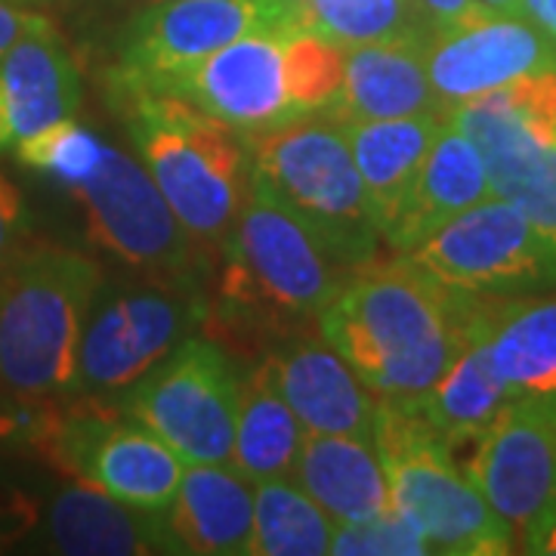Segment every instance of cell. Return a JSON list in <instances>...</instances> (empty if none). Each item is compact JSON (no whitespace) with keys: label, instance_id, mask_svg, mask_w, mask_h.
<instances>
[{"label":"cell","instance_id":"5b68a950","mask_svg":"<svg viewBox=\"0 0 556 556\" xmlns=\"http://www.w3.org/2000/svg\"><path fill=\"white\" fill-rule=\"evenodd\" d=\"M241 137L254 189L294 214L346 266L378 257L383 236L338 121L313 112Z\"/></svg>","mask_w":556,"mask_h":556},{"label":"cell","instance_id":"f1b7e54d","mask_svg":"<svg viewBox=\"0 0 556 556\" xmlns=\"http://www.w3.org/2000/svg\"><path fill=\"white\" fill-rule=\"evenodd\" d=\"M303 28L343 50L375 40L430 35L417 0H300Z\"/></svg>","mask_w":556,"mask_h":556},{"label":"cell","instance_id":"d590c367","mask_svg":"<svg viewBox=\"0 0 556 556\" xmlns=\"http://www.w3.org/2000/svg\"><path fill=\"white\" fill-rule=\"evenodd\" d=\"M522 551L538 556H556V504L519 535Z\"/></svg>","mask_w":556,"mask_h":556},{"label":"cell","instance_id":"4fadbf2b","mask_svg":"<svg viewBox=\"0 0 556 556\" xmlns=\"http://www.w3.org/2000/svg\"><path fill=\"white\" fill-rule=\"evenodd\" d=\"M470 445L464 473L522 535L556 504V402L514 399Z\"/></svg>","mask_w":556,"mask_h":556},{"label":"cell","instance_id":"7402d4cb","mask_svg":"<svg viewBox=\"0 0 556 556\" xmlns=\"http://www.w3.org/2000/svg\"><path fill=\"white\" fill-rule=\"evenodd\" d=\"M182 554L241 556L254 535V495L229 464H192L167 507Z\"/></svg>","mask_w":556,"mask_h":556},{"label":"cell","instance_id":"d6986e66","mask_svg":"<svg viewBox=\"0 0 556 556\" xmlns=\"http://www.w3.org/2000/svg\"><path fill=\"white\" fill-rule=\"evenodd\" d=\"M485 199H492L485 161L473 146V139L457 130L452 121H445L417 170L415 186L402 204V214L387 232V244L405 254L430 232H437L442 223H448Z\"/></svg>","mask_w":556,"mask_h":556},{"label":"cell","instance_id":"52a82bcc","mask_svg":"<svg viewBox=\"0 0 556 556\" xmlns=\"http://www.w3.org/2000/svg\"><path fill=\"white\" fill-rule=\"evenodd\" d=\"M28 437L53 467L142 510H167L182 460L112 396H87L56 412L35 402Z\"/></svg>","mask_w":556,"mask_h":556},{"label":"cell","instance_id":"484cf974","mask_svg":"<svg viewBox=\"0 0 556 556\" xmlns=\"http://www.w3.org/2000/svg\"><path fill=\"white\" fill-rule=\"evenodd\" d=\"M489 358L514 399L556 402V298L501 300Z\"/></svg>","mask_w":556,"mask_h":556},{"label":"cell","instance_id":"cb8c5ba5","mask_svg":"<svg viewBox=\"0 0 556 556\" xmlns=\"http://www.w3.org/2000/svg\"><path fill=\"white\" fill-rule=\"evenodd\" d=\"M501 300L504 298L489 303L485 316L479 318L473 334L452 358V365L445 368L437 387L420 402H415L427 420L437 427L439 437L448 442L452 452L457 445H470L514 402L510 390L501 383L489 358V331H492V318Z\"/></svg>","mask_w":556,"mask_h":556},{"label":"cell","instance_id":"5bb4252c","mask_svg":"<svg viewBox=\"0 0 556 556\" xmlns=\"http://www.w3.org/2000/svg\"><path fill=\"white\" fill-rule=\"evenodd\" d=\"M427 78L439 109L448 112L510 80L556 68V47L519 13H489L430 31L424 47Z\"/></svg>","mask_w":556,"mask_h":556},{"label":"cell","instance_id":"30bf717a","mask_svg":"<svg viewBox=\"0 0 556 556\" xmlns=\"http://www.w3.org/2000/svg\"><path fill=\"white\" fill-rule=\"evenodd\" d=\"M207 300L195 285L134 288L102 300L84 325L75 390L121 396L207 321Z\"/></svg>","mask_w":556,"mask_h":556},{"label":"cell","instance_id":"3957f363","mask_svg":"<svg viewBox=\"0 0 556 556\" xmlns=\"http://www.w3.org/2000/svg\"><path fill=\"white\" fill-rule=\"evenodd\" d=\"M223 257L217 318L251 328L260 338H294L300 321L318 318L353 276V266L254 186L223 244Z\"/></svg>","mask_w":556,"mask_h":556},{"label":"cell","instance_id":"8fae6325","mask_svg":"<svg viewBox=\"0 0 556 556\" xmlns=\"http://www.w3.org/2000/svg\"><path fill=\"white\" fill-rule=\"evenodd\" d=\"M439 285L477 298H514L556 281V257L517 204L485 199L402 254Z\"/></svg>","mask_w":556,"mask_h":556},{"label":"cell","instance_id":"ab89813d","mask_svg":"<svg viewBox=\"0 0 556 556\" xmlns=\"http://www.w3.org/2000/svg\"><path fill=\"white\" fill-rule=\"evenodd\" d=\"M13 142V127H10V118H7V105H3V93H0V149Z\"/></svg>","mask_w":556,"mask_h":556},{"label":"cell","instance_id":"8992f818","mask_svg":"<svg viewBox=\"0 0 556 556\" xmlns=\"http://www.w3.org/2000/svg\"><path fill=\"white\" fill-rule=\"evenodd\" d=\"M375 448L399 514L427 535L433 554L497 556L514 551V529L497 517L427 415L378 399Z\"/></svg>","mask_w":556,"mask_h":556},{"label":"cell","instance_id":"e575fe53","mask_svg":"<svg viewBox=\"0 0 556 556\" xmlns=\"http://www.w3.org/2000/svg\"><path fill=\"white\" fill-rule=\"evenodd\" d=\"M40 20H43L40 13H31V10H25V7H16V3H10V0H0V60H3V56L10 53V47H13L25 31H31Z\"/></svg>","mask_w":556,"mask_h":556},{"label":"cell","instance_id":"ba28073f","mask_svg":"<svg viewBox=\"0 0 556 556\" xmlns=\"http://www.w3.org/2000/svg\"><path fill=\"white\" fill-rule=\"evenodd\" d=\"M241 378L214 340L186 338L118 396L127 415L167 442L186 464H232Z\"/></svg>","mask_w":556,"mask_h":556},{"label":"cell","instance_id":"ffe728a7","mask_svg":"<svg viewBox=\"0 0 556 556\" xmlns=\"http://www.w3.org/2000/svg\"><path fill=\"white\" fill-rule=\"evenodd\" d=\"M0 93L16 142L75 115L80 102L78 68L47 16L0 60Z\"/></svg>","mask_w":556,"mask_h":556},{"label":"cell","instance_id":"74e56055","mask_svg":"<svg viewBox=\"0 0 556 556\" xmlns=\"http://www.w3.org/2000/svg\"><path fill=\"white\" fill-rule=\"evenodd\" d=\"M31 522V510H13V507H0V538L20 535L22 529Z\"/></svg>","mask_w":556,"mask_h":556},{"label":"cell","instance_id":"44dd1931","mask_svg":"<svg viewBox=\"0 0 556 556\" xmlns=\"http://www.w3.org/2000/svg\"><path fill=\"white\" fill-rule=\"evenodd\" d=\"M291 477L334 522H365L393 507L371 439L303 433Z\"/></svg>","mask_w":556,"mask_h":556},{"label":"cell","instance_id":"60d3db41","mask_svg":"<svg viewBox=\"0 0 556 556\" xmlns=\"http://www.w3.org/2000/svg\"><path fill=\"white\" fill-rule=\"evenodd\" d=\"M149 3H161V0H149Z\"/></svg>","mask_w":556,"mask_h":556},{"label":"cell","instance_id":"8d00e7d4","mask_svg":"<svg viewBox=\"0 0 556 556\" xmlns=\"http://www.w3.org/2000/svg\"><path fill=\"white\" fill-rule=\"evenodd\" d=\"M519 13L556 47V0H522Z\"/></svg>","mask_w":556,"mask_h":556},{"label":"cell","instance_id":"d6a6232c","mask_svg":"<svg viewBox=\"0 0 556 556\" xmlns=\"http://www.w3.org/2000/svg\"><path fill=\"white\" fill-rule=\"evenodd\" d=\"M22 236H25V199L20 186L0 174V276L20 254Z\"/></svg>","mask_w":556,"mask_h":556},{"label":"cell","instance_id":"6da1fadb","mask_svg":"<svg viewBox=\"0 0 556 556\" xmlns=\"http://www.w3.org/2000/svg\"><path fill=\"white\" fill-rule=\"evenodd\" d=\"M495 298L439 285L412 260H368L318 313L328 346L383 402L427 396Z\"/></svg>","mask_w":556,"mask_h":556},{"label":"cell","instance_id":"f35d334b","mask_svg":"<svg viewBox=\"0 0 556 556\" xmlns=\"http://www.w3.org/2000/svg\"><path fill=\"white\" fill-rule=\"evenodd\" d=\"M477 3L489 13H519V7H522V0H477Z\"/></svg>","mask_w":556,"mask_h":556},{"label":"cell","instance_id":"1f68e13d","mask_svg":"<svg viewBox=\"0 0 556 556\" xmlns=\"http://www.w3.org/2000/svg\"><path fill=\"white\" fill-rule=\"evenodd\" d=\"M331 554L338 556H424L433 554L427 535L396 507L365 522H334Z\"/></svg>","mask_w":556,"mask_h":556},{"label":"cell","instance_id":"f546056e","mask_svg":"<svg viewBox=\"0 0 556 556\" xmlns=\"http://www.w3.org/2000/svg\"><path fill=\"white\" fill-rule=\"evenodd\" d=\"M346 50L334 40L303 28L285 40V90L294 115L325 112L343 84Z\"/></svg>","mask_w":556,"mask_h":556},{"label":"cell","instance_id":"7c38bea8","mask_svg":"<svg viewBox=\"0 0 556 556\" xmlns=\"http://www.w3.org/2000/svg\"><path fill=\"white\" fill-rule=\"evenodd\" d=\"M257 31H303L300 0H161L130 22L115 78L159 84Z\"/></svg>","mask_w":556,"mask_h":556},{"label":"cell","instance_id":"4dcf8cb0","mask_svg":"<svg viewBox=\"0 0 556 556\" xmlns=\"http://www.w3.org/2000/svg\"><path fill=\"white\" fill-rule=\"evenodd\" d=\"M105 149L109 146L93 130L80 127L72 118L16 142V155L25 167L56 177L68 189L97 174V167L105 159Z\"/></svg>","mask_w":556,"mask_h":556},{"label":"cell","instance_id":"2e32d148","mask_svg":"<svg viewBox=\"0 0 556 556\" xmlns=\"http://www.w3.org/2000/svg\"><path fill=\"white\" fill-rule=\"evenodd\" d=\"M266 368L306 433L375 439L378 396L334 346L298 334L278 343Z\"/></svg>","mask_w":556,"mask_h":556},{"label":"cell","instance_id":"d4e9b609","mask_svg":"<svg viewBox=\"0 0 556 556\" xmlns=\"http://www.w3.org/2000/svg\"><path fill=\"white\" fill-rule=\"evenodd\" d=\"M473 146L485 161L492 195L517 204L556 257V142H541L519 127L495 124L479 130Z\"/></svg>","mask_w":556,"mask_h":556},{"label":"cell","instance_id":"e0dca14e","mask_svg":"<svg viewBox=\"0 0 556 556\" xmlns=\"http://www.w3.org/2000/svg\"><path fill=\"white\" fill-rule=\"evenodd\" d=\"M430 35L346 47L343 84L334 102L318 112L338 124L445 115L427 78L424 47Z\"/></svg>","mask_w":556,"mask_h":556},{"label":"cell","instance_id":"9a60e30c","mask_svg":"<svg viewBox=\"0 0 556 556\" xmlns=\"http://www.w3.org/2000/svg\"><path fill=\"white\" fill-rule=\"evenodd\" d=\"M285 40L288 35L281 31L244 35L161 78L152 90L192 102L239 134L266 130L298 118L285 90Z\"/></svg>","mask_w":556,"mask_h":556},{"label":"cell","instance_id":"9c48e42d","mask_svg":"<svg viewBox=\"0 0 556 556\" xmlns=\"http://www.w3.org/2000/svg\"><path fill=\"white\" fill-rule=\"evenodd\" d=\"M72 195L80 201L87 232L102 251L155 281L199 288L201 244L179 226L142 161L109 146L97 174L72 186Z\"/></svg>","mask_w":556,"mask_h":556},{"label":"cell","instance_id":"4316f807","mask_svg":"<svg viewBox=\"0 0 556 556\" xmlns=\"http://www.w3.org/2000/svg\"><path fill=\"white\" fill-rule=\"evenodd\" d=\"M303 427L291 405L278 393L266 362L241 378L239 420L232 442V464L248 482L288 477L298 460Z\"/></svg>","mask_w":556,"mask_h":556},{"label":"cell","instance_id":"83f0119b","mask_svg":"<svg viewBox=\"0 0 556 556\" xmlns=\"http://www.w3.org/2000/svg\"><path fill=\"white\" fill-rule=\"evenodd\" d=\"M334 522L298 482L285 477L263 479L254 492V556H321L331 554Z\"/></svg>","mask_w":556,"mask_h":556},{"label":"cell","instance_id":"277c9868","mask_svg":"<svg viewBox=\"0 0 556 556\" xmlns=\"http://www.w3.org/2000/svg\"><path fill=\"white\" fill-rule=\"evenodd\" d=\"M100 266L72 248L31 244L0 276V387L25 402L75 390Z\"/></svg>","mask_w":556,"mask_h":556},{"label":"cell","instance_id":"ac0fdd59","mask_svg":"<svg viewBox=\"0 0 556 556\" xmlns=\"http://www.w3.org/2000/svg\"><path fill=\"white\" fill-rule=\"evenodd\" d=\"M47 532L60 554H182L167 510H142L87 482L60 492L47 517Z\"/></svg>","mask_w":556,"mask_h":556},{"label":"cell","instance_id":"7a4b0ae2","mask_svg":"<svg viewBox=\"0 0 556 556\" xmlns=\"http://www.w3.org/2000/svg\"><path fill=\"white\" fill-rule=\"evenodd\" d=\"M115 102L149 177L201 248L223 251L251 195V161L239 130L199 105L115 78Z\"/></svg>","mask_w":556,"mask_h":556},{"label":"cell","instance_id":"603a6c76","mask_svg":"<svg viewBox=\"0 0 556 556\" xmlns=\"http://www.w3.org/2000/svg\"><path fill=\"white\" fill-rule=\"evenodd\" d=\"M445 121H448L445 115H415V118L340 124L383 239L402 214V204L415 186L417 170Z\"/></svg>","mask_w":556,"mask_h":556},{"label":"cell","instance_id":"836d02e7","mask_svg":"<svg viewBox=\"0 0 556 556\" xmlns=\"http://www.w3.org/2000/svg\"><path fill=\"white\" fill-rule=\"evenodd\" d=\"M417 7H420L427 25H430V31L452 28V25L470 20L482 10L477 0H417Z\"/></svg>","mask_w":556,"mask_h":556}]
</instances>
